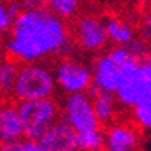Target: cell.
<instances>
[{
    "instance_id": "obj_15",
    "label": "cell",
    "mask_w": 151,
    "mask_h": 151,
    "mask_svg": "<svg viewBox=\"0 0 151 151\" xmlns=\"http://www.w3.org/2000/svg\"><path fill=\"white\" fill-rule=\"evenodd\" d=\"M18 62L14 59H3L0 60V94L8 95L12 94L14 82L18 73Z\"/></svg>"
},
{
    "instance_id": "obj_22",
    "label": "cell",
    "mask_w": 151,
    "mask_h": 151,
    "mask_svg": "<svg viewBox=\"0 0 151 151\" xmlns=\"http://www.w3.org/2000/svg\"><path fill=\"white\" fill-rule=\"evenodd\" d=\"M3 33H5V32H3L2 29H0V38H2V36H3Z\"/></svg>"
},
{
    "instance_id": "obj_19",
    "label": "cell",
    "mask_w": 151,
    "mask_h": 151,
    "mask_svg": "<svg viewBox=\"0 0 151 151\" xmlns=\"http://www.w3.org/2000/svg\"><path fill=\"white\" fill-rule=\"evenodd\" d=\"M0 151H42V148L35 141L18 139V141L0 144Z\"/></svg>"
},
{
    "instance_id": "obj_2",
    "label": "cell",
    "mask_w": 151,
    "mask_h": 151,
    "mask_svg": "<svg viewBox=\"0 0 151 151\" xmlns=\"http://www.w3.org/2000/svg\"><path fill=\"white\" fill-rule=\"evenodd\" d=\"M139 62L129 47L115 45L95 60L92 67V88L115 94Z\"/></svg>"
},
{
    "instance_id": "obj_18",
    "label": "cell",
    "mask_w": 151,
    "mask_h": 151,
    "mask_svg": "<svg viewBox=\"0 0 151 151\" xmlns=\"http://www.w3.org/2000/svg\"><path fill=\"white\" fill-rule=\"evenodd\" d=\"M132 109H133L134 121L137 122V125L144 130H150L151 127V97L141 100Z\"/></svg>"
},
{
    "instance_id": "obj_23",
    "label": "cell",
    "mask_w": 151,
    "mask_h": 151,
    "mask_svg": "<svg viewBox=\"0 0 151 151\" xmlns=\"http://www.w3.org/2000/svg\"><path fill=\"white\" fill-rule=\"evenodd\" d=\"M14 2H21V0H14Z\"/></svg>"
},
{
    "instance_id": "obj_24",
    "label": "cell",
    "mask_w": 151,
    "mask_h": 151,
    "mask_svg": "<svg viewBox=\"0 0 151 151\" xmlns=\"http://www.w3.org/2000/svg\"><path fill=\"white\" fill-rule=\"evenodd\" d=\"M0 104H2V103H0Z\"/></svg>"
},
{
    "instance_id": "obj_4",
    "label": "cell",
    "mask_w": 151,
    "mask_h": 151,
    "mask_svg": "<svg viewBox=\"0 0 151 151\" xmlns=\"http://www.w3.org/2000/svg\"><path fill=\"white\" fill-rule=\"evenodd\" d=\"M24 129V139L38 142L60 119L59 104L53 98L23 101L17 106Z\"/></svg>"
},
{
    "instance_id": "obj_20",
    "label": "cell",
    "mask_w": 151,
    "mask_h": 151,
    "mask_svg": "<svg viewBox=\"0 0 151 151\" xmlns=\"http://www.w3.org/2000/svg\"><path fill=\"white\" fill-rule=\"evenodd\" d=\"M23 9L33 11V9H44L45 8V0H21Z\"/></svg>"
},
{
    "instance_id": "obj_16",
    "label": "cell",
    "mask_w": 151,
    "mask_h": 151,
    "mask_svg": "<svg viewBox=\"0 0 151 151\" xmlns=\"http://www.w3.org/2000/svg\"><path fill=\"white\" fill-rule=\"evenodd\" d=\"M45 8L62 20L73 18L80 8V0H45Z\"/></svg>"
},
{
    "instance_id": "obj_14",
    "label": "cell",
    "mask_w": 151,
    "mask_h": 151,
    "mask_svg": "<svg viewBox=\"0 0 151 151\" xmlns=\"http://www.w3.org/2000/svg\"><path fill=\"white\" fill-rule=\"evenodd\" d=\"M79 151H104V132L101 129L76 134Z\"/></svg>"
},
{
    "instance_id": "obj_10",
    "label": "cell",
    "mask_w": 151,
    "mask_h": 151,
    "mask_svg": "<svg viewBox=\"0 0 151 151\" xmlns=\"http://www.w3.org/2000/svg\"><path fill=\"white\" fill-rule=\"evenodd\" d=\"M38 145L42 151H79L76 133L64 119H59L38 141Z\"/></svg>"
},
{
    "instance_id": "obj_11",
    "label": "cell",
    "mask_w": 151,
    "mask_h": 151,
    "mask_svg": "<svg viewBox=\"0 0 151 151\" xmlns=\"http://www.w3.org/2000/svg\"><path fill=\"white\" fill-rule=\"evenodd\" d=\"M24 137V129L17 106L0 104V144Z\"/></svg>"
},
{
    "instance_id": "obj_9",
    "label": "cell",
    "mask_w": 151,
    "mask_h": 151,
    "mask_svg": "<svg viewBox=\"0 0 151 151\" xmlns=\"http://www.w3.org/2000/svg\"><path fill=\"white\" fill-rule=\"evenodd\" d=\"M139 132L130 124L116 122L104 132V151H139Z\"/></svg>"
},
{
    "instance_id": "obj_17",
    "label": "cell",
    "mask_w": 151,
    "mask_h": 151,
    "mask_svg": "<svg viewBox=\"0 0 151 151\" xmlns=\"http://www.w3.org/2000/svg\"><path fill=\"white\" fill-rule=\"evenodd\" d=\"M23 11V6L20 2H0V29L3 32L9 30L12 27L14 20L20 15V12Z\"/></svg>"
},
{
    "instance_id": "obj_1",
    "label": "cell",
    "mask_w": 151,
    "mask_h": 151,
    "mask_svg": "<svg viewBox=\"0 0 151 151\" xmlns=\"http://www.w3.org/2000/svg\"><path fill=\"white\" fill-rule=\"evenodd\" d=\"M9 30L6 50L15 62L41 64L55 56H67L73 50L65 21L47 8L23 9Z\"/></svg>"
},
{
    "instance_id": "obj_21",
    "label": "cell",
    "mask_w": 151,
    "mask_h": 151,
    "mask_svg": "<svg viewBox=\"0 0 151 151\" xmlns=\"http://www.w3.org/2000/svg\"><path fill=\"white\" fill-rule=\"evenodd\" d=\"M145 23H147V24H145V35L148 36V35H150V17L145 18Z\"/></svg>"
},
{
    "instance_id": "obj_7",
    "label": "cell",
    "mask_w": 151,
    "mask_h": 151,
    "mask_svg": "<svg viewBox=\"0 0 151 151\" xmlns=\"http://www.w3.org/2000/svg\"><path fill=\"white\" fill-rule=\"evenodd\" d=\"M64 121L76 134L101 129V124L98 122L94 112L92 98L88 92L67 95L64 101Z\"/></svg>"
},
{
    "instance_id": "obj_3",
    "label": "cell",
    "mask_w": 151,
    "mask_h": 151,
    "mask_svg": "<svg viewBox=\"0 0 151 151\" xmlns=\"http://www.w3.org/2000/svg\"><path fill=\"white\" fill-rule=\"evenodd\" d=\"M55 92V76L48 67L42 64H23V67L18 68L17 79L12 88V95L20 103L53 98Z\"/></svg>"
},
{
    "instance_id": "obj_13",
    "label": "cell",
    "mask_w": 151,
    "mask_h": 151,
    "mask_svg": "<svg viewBox=\"0 0 151 151\" xmlns=\"http://www.w3.org/2000/svg\"><path fill=\"white\" fill-rule=\"evenodd\" d=\"M106 23V32L109 41L119 47H127L134 38L136 32L127 21L121 18H109Z\"/></svg>"
},
{
    "instance_id": "obj_5",
    "label": "cell",
    "mask_w": 151,
    "mask_h": 151,
    "mask_svg": "<svg viewBox=\"0 0 151 151\" xmlns=\"http://www.w3.org/2000/svg\"><path fill=\"white\" fill-rule=\"evenodd\" d=\"M56 88L67 94H85L92 88V68L83 60L65 58L58 62L53 71Z\"/></svg>"
},
{
    "instance_id": "obj_6",
    "label": "cell",
    "mask_w": 151,
    "mask_h": 151,
    "mask_svg": "<svg viewBox=\"0 0 151 151\" xmlns=\"http://www.w3.org/2000/svg\"><path fill=\"white\" fill-rule=\"evenodd\" d=\"M116 101L125 109H132L141 100L151 97V64L150 59L141 60L137 67L125 77L115 92Z\"/></svg>"
},
{
    "instance_id": "obj_8",
    "label": "cell",
    "mask_w": 151,
    "mask_h": 151,
    "mask_svg": "<svg viewBox=\"0 0 151 151\" xmlns=\"http://www.w3.org/2000/svg\"><path fill=\"white\" fill-rule=\"evenodd\" d=\"M74 38L77 45L88 53H98L109 44L106 23L95 15L79 18L74 27Z\"/></svg>"
},
{
    "instance_id": "obj_12",
    "label": "cell",
    "mask_w": 151,
    "mask_h": 151,
    "mask_svg": "<svg viewBox=\"0 0 151 151\" xmlns=\"http://www.w3.org/2000/svg\"><path fill=\"white\" fill-rule=\"evenodd\" d=\"M88 94L92 98V106L98 122L101 125H110L115 121L118 115V107H119L115 94L97 91L95 88H91V91Z\"/></svg>"
}]
</instances>
